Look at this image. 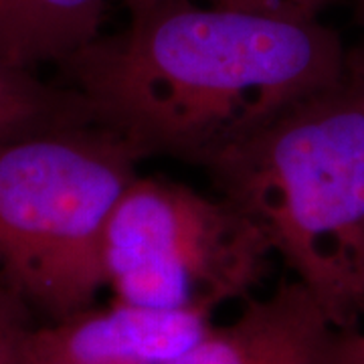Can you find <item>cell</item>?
I'll return each mask as SVG.
<instances>
[{"label": "cell", "instance_id": "6da1fadb", "mask_svg": "<svg viewBox=\"0 0 364 364\" xmlns=\"http://www.w3.org/2000/svg\"><path fill=\"white\" fill-rule=\"evenodd\" d=\"M59 69L95 124L146 156L208 168L346 75L340 35L316 18L170 0L100 35Z\"/></svg>", "mask_w": 364, "mask_h": 364}, {"label": "cell", "instance_id": "7a4b0ae2", "mask_svg": "<svg viewBox=\"0 0 364 364\" xmlns=\"http://www.w3.org/2000/svg\"><path fill=\"white\" fill-rule=\"evenodd\" d=\"M328 318L364 314V100L348 75L208 166Z\"/></svg>", "mask_w": 364, "mask_h": 364}, {"label": "cell", "instance_id": "3957f363", "mask_svg": "<svg viewBox=\"0 0 364 364\" xmlns=\"http://www.w3.org/2000/svg\"><path fill=\"white\" fill-rule=\"evenodd\" d=\"M140 160L100 124L0 136V286L35 318L61 320L107 287L105 229Z\"/></svg>", "mask_w": 364, "mask_h": 364}, {"label": "cell", "instance_id": "277c9868", "mask_svg": "<svg viewBox=\"0 0 364 364\" xmlns=\"http://www.w3.org/2000/svg\"><path fill=\"white\" fill-rule=\"evenodd\" d=\"M272 243L229 196L164 176H136L107 221L104 267L114 298L158 310L247 299Z\"/></svg>", "mask_w": 364, "mask_h": 364}, {"label": "cell", "instance_id": "5b68a950", "mask_svg": "<svg viewBox=\"0 0 364 364\" xmlns=\"http://www.w3.org/2000/svg\"><path fill=\"white\" fill-rule=\"evenodd\" d=\"M213 310H158L114 298L55 322L35 324L21 364H168L208 328Z\"/></svg>", "mask_w": 364, "mask_h": 364}, {"label": "cell", "instance_id": "8992f818", "mask_svg": "<svg viewBox=\"0 0 364 364\" xmlns=\"http://www.w3.org/2000/svg\"><path fill=\"white\" fill-rule=\"evenodd\" d=\"M324 320L330 318L308 287L284 282L267 298L245 299L231 324L210 326L168 364H273Z\"/></svg>", "mask_w": 364, "mask_h": 364}, {"label": "cell", "instance_id": "52a82bcc", "mask_svg": "<svg viewBox=\"0 0 364 364\" xmlns=\"http://www.w3.org/2000/svg\"><path fill=\"white\" fill-rule=\"evenodd\" d=\"M107 0H0V61L39 71L61 65L102 33Z\"/></svg>", "mask_w": 364, "mask_h": 364}, {"label": "cell", "instance_id": "ba28073f", "mask_svg": "<svg viewBox=\"0 0 364 364\" xmlns=\"http://www.w3.org/2000/svg\"><path fill=\"white\" fill-rule=\"evenodd\" d=\"M79 124H95V117L77 90L0 61V136Z\"/></svg>", "mask_w": 364, "mask_h": 364}, {"label": "cell", "instance_id": "9c48e42d", "mask_svg": "<svg viewBox=\"0 0 364 364\" xmlns=\"http://www.w3.org/2000/svg\"><path fill=\"white\" fill-rule=\"evenodd\" d=\"M350 334L352 330H342L330 320H324L289 346L273 364H354Z\"/></svg>", "mask_w": 364, "mask_h": 364}, {"label": "cell", "instance_id": "30bf717a", "mask_svg": "<svg viewBox=\"0 0 364 364\" xmlns=\"http://www.w3.org/2000/svg\"><path fill=\"white\" fill-rule=\"evenodd\" d=\"M35 324V314L0 286V364H21V344Z\"/></svg>", "mask_w": 364, "mask_h": 364}, {"label": "cell", "instance_id": "8fae6325", "mask_svg": "<svg viewBox=\"0 0 364 364\" xmlns=\"http://www.w3.org/2000/svg\"><path fill=\"white\" fill-rule=\"evenodd\" d=\"M213 6L235 9V11H249V13L265 14H289L286 0H208ZM294 16V14H289Z\"/></svg>", "mask_w": 364, "mask_h": 364}, {"label": "cell", "instance_id": "7c38bea8", "mask_svg": "<svg viewBox=\"0 0 364 364\" xmlns=\"http://www.w3.org/2000/svg\"><path fill=\"white\" fill-rule=\"evenodd\" d=\"M346 75L356 85V90L360 91L364 100V39L358 45L346 49Z\"/></svg>", "mask_w": 364, "mask_h": 364}, {"label": "cell", "instance_id": "4fadbf2b", "mask_svg": "<svg viewBox=\"0 0 364 364\" xmlns=\"http://www.w3.org/2000/svg\"><path fill=\"white\" fill-rule=\"evenodd\" d=\"M330 0H286L287 13L294 16L316 18Z\"/></svg>", "mask_w": 364, "mask_h": 364}, {"label": "cell", "instance_id": "5bb4252c", "mask_svg": "<svg viewBox=\"0 0 364 364\" xmlns=\"http://www.w3.org/2000/svg\"><path fill=\"white\" fill-rule=\"evenodd\" d=\"M126 4V9L130 11V16H136V14H142L154 6H160V4H166L170 0H122Z\"/></svg>", "mask_w": 364, "mask_h": 364}, {"label": "cell", "instance_id": "9a60e30c", "mask_svg": "<svg viewBox=\"0 0 364 364\" xmlns=\"http://www.w3.org/2000/svg\"><path fill=\"white\" fill-rule=\"evenodd\" d=\"M350 350L354 364H364V334L352 330L350 334Z\"/></svg>", "mask_w": 364, "mask_h": 364}, {"label": "cell", "instance_id": "2e32d148", "mask_svg": "<svg viewBox=\"0 0 364 364\" xmlns=\"http://www.w3.org/2000/svg\"><path fill=\"white\" fill-rule=\"evenodd\" d=\"M354 6H356V14H358V21L364 25V0H354Z\"/></svg>", "mask_w": 364, "mask_h": 364}]
</instances>
